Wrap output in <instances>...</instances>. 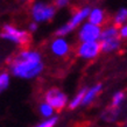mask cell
Masks as SVG:
<instances>
[{
	"label": "cell",
	"mask_w": 127,
	"mask_h": 127,
	"mask_svg": "<svg viewBox=\"0 0 127 127\" xmlns=\"http://www.w3.org/2000/svg\"><path fill=\"white\" fill-rule=\"evenodd\" d=\"M118 113H119V108H116V107H110L107 108L106 111L101 114V118L104 120H107V121H113L118 117Z\"/></svg>",
	"instance_id": "e0dca14e"
},
{
	"label": "cell",
	"mask_w": 127,
	"mask_h": 127,
	"mask_svg": "<svg viewBox=\"0 0 127 127\" xmlns=\"http://www.w3.org/2000/svg\"><path fill=\"white\" fill-rule=\"evenodd\" d=\"M90 9L91 7L89 6H83V7H79L77 8L76 11L73 12L70 19L68 22L63 23L62 26L56 29L55 32V35L56 36H68L69 34H71L75 29L79 28L82 23H84L86 20H88V16H89V13H90Z\"/></svg>",
	"instance_id": "277c9868"
},
{
	"label": "cell",
	"mask_w": 127,
	"mask_h": 127,
	"mask_svg": "<svg viewBox=\"0 0 127 127\" xmlns=\"http://www.w3.org/2000/svg\"><path fill=\"white\" fill-rule=\"evenodd\" d=\"M22 2H29V1H32V0H21Z\"/></svg>",
	"instance_id": "7402d4cb"
},
{
	"label": "cell",
	"mask_w": 127,
	"mask_h": 127,
	"mask_svg": "<svg viewBox=\"0 0 127 127\" xmlns=\"http://www.w3.org/2000/svg\"><path fill=\"white\" fill-rule=\"evenodd\" d=\"M106 20H107V16H106V13H105V11L103 8L93 7L90 9V13H89V16H88L89 22L103 27L106 23Z\"/></svg>",
	"instance_id": "9c48e42d"
},
{
	"label": "cell",
	"mask_w": 127,
	"mask_h": 127,
	"mask_svg": "<svg viewBox=\"0 0 127 127\" xmlns=\"http://www.w3.org/2000/svg\"><path fill=\"white\" fill-rule=\"evenodd\" d=\"M49 50L56 57H65L69 55L71 46L64 36H55L49 44Z\"/></svg>",
	"instance_id": "ba28073f"
},
{
	"label": "cell",
	"mask_w": 127,
	"mask_h": 127,
	"mask_svg": "<svg viewBox=\"0 0 127 127\" xmlns=\"http://www.w3.org/2000/svg\"><path fill=\"white\" fill-rule=\"evenodd\" d=\"M85 91H86V88H82L81 90H78V92L75 95V96L69 99V104H68V107L70 110H76L79 106H82L83 104V99H84V95Z\"/></svg>",
	"instance_id": "7c38bea8"
},
{
	"label": "cell",
	"mask_w": 127,
	"mask_h": 127,
	"mask_svg": "<svg viewBox=\"0 0 127 127\" xmlns=\"http://www.w3.org/2000/svg\"><path fill=\"white\" fill-rule=\"evenodd\" d=\"M43 99L48 104L51 105L55 108V111H62L68 107V104H69V97L58 88L48 89L43 95Z\"/></svg>",
	"instance_id": "5b68a950"
},
{
	"label": "cell",
	"mask_w": 127,
	"mask_h": 127,
	"mask_svg": "<svg viewBox=\"0 0 127 127\" xmlns=\"http://www.w3.org/2000/svg\"><path fill=\"white\" fill-rule=\"evenodd\" d=\"M0 37L19 47H26L31 42V33L12 23H5L0 31Z\"/></svg>",
	"instance_id": "3957f363"
},
{
	"label": "cell",
	"mask_w": 127,
	"mask_h": 127,
	"mask_svg": "<svg viewBox=\"0 0 127 127\" xmlns=\"http://www.w3.org/2000/svg\"><path fill=\"white\" fill-rule=\"evenodd\" d=\"M101 53V47L99 41H88L79 42L76 48V54L79 58L85 61H92L99 56Z\"/></svg>",
	"instance_id": "8992f818"
},
{
	"label": "cell",
	"mask_w": 127,
	"mask_h": 127,
	"mask_svg": "<svg viewBox=\"0 0 127 127\" xmlns=\"http://www.w3.org/2000/svg\"><path fill=\"white\" fill-rule=\"evenodd\" d=\"M101 90H103V84H100V83L92 85L90 88H86L82 106H88V105L92 104L93 101L96 100V98L98 97V95L101 92Z\"/></svg>",
	"instance_id": "30bf717a"
},
{
	"label": "cell",
	"mask_w": 127,
	"mask_h": 127,
	"mask_svg": "<svg viewBox=\"0 0 127 127\" xmlns=\"http://www.w3.org/2000/svg\"><path fill=\"white\" fill-rule=\"evenodd\" d=\"M39 114L44 119L51 118V117L55 116V108L50 104H48L47 101L43 100L42 103L39 104Z\"/></svg>",
	"instance_id": "4fadbf2b"
},
{
	"label": "cell",
	"mask_w": 127,
	"mask_h": 127,
	"mask_svg": "<svg viewBox=\"0 0 127 127\" xmlns=\"http://www.w3.org/2000/svg\"><path fill=\"white\" fill-rule=\"evenodd\" d=\"M37 29H39V23L35 22V21L29 22V25H28V32L29 33H35Z\"/></svg>",
	"instance_id": "44dd1931"
},
{
	"label": "cell",
	"mask_w": 127,
	"mask_h": 127,
	"mask_svg": "<svg viewBox=\"0 0 127 127\" xmlns=\"http://www.w3.org/2000/svg\"><path fill=\"white\" fill-rule=\"evenodd\" d=\"M103 27L89 22L88 20L82 23L77 32V37L79 42H88V41H99L101 35Z\"/></svg>",
	"instance_id": "52a82bcc"
},
{
	"label": "cell",
	"mask_w": 127,
	"mask_h": 127,
	"mask_svg": "<svg viewBox=\"0 0 127 127\" xmlns=\"http://www.w3.org/2000/svg\"><path fill=\"white\" fill-rule=\"evenodd\" d=\"M112 23L116 25L117 27H121L123 25L127 23V8H120L113 15Z\"/></svg>",
	"instance_id": "5bb4252c"
},
{
	"label": "cell",
	"mask_w": 127,
	"mask_h": 127,
	"mask_svg": "<svg viewBox=\"0 0 127 127\" xmlns=\"http://www.w3.org/2000/svg\"><path fill=\"white\" fill-rule=\"evenodd\" d=\"M8 70L12 76L20 79H35L44 70L42 55L36 49L22 48L8 60Z\"/></svg>",
	"instance_id": "6da1fadb"
},
{
	"label": "cell",
	"mask_w": 127,
	"mask_h": 127,
	"mask_svg": "<svg viewBox=\"0 0 127 127\" xmlns=\"http://www.w3.org/2000/svg\"><path fill=\"white\" fill-rule=\"evenodd\" d=\"M11 72L9 71H1L0 72V95L4 93L11 84Z\"/></svg>",
	"instance_id": "9a60e30c"
},
{
	"label": "cell",
	"mask_w": 127,
	"mask_h": 127,
	"mask_svg": "<svg viewBox=\"0 0 127 127\" xmlns=\"http://www.w3.org/2000/svg\"><path fill=\"white\" fill-rule=\"evenodd\" d=\"M100 47H101V53H113L120 48L121 44V37L111 40H105V41H99Z\"/></svg>",
	"instance_id": "8fae6325"
},
{
	"label": "cell",
	"mask_w": 127,
	"mask_h": 127,
	"mask_svg": "<svg viewBox=\"0 0 127 127\" xmlns=\"http://www.w3.org/2000/svg\"><path fill=\"white\" fill-rule=\"evenodd\" d=\"M124 100H125V92L124 91H117L111 98V106L119 108L124 103Z\"/></svg>",
	"instance_id": "2e32d148"
},
{
	"label": "cell",
	"mask_w": 127,
	"mask_h": 127,
	"mask_svg": "<svg viewBox=\"0 0 127 127\" xmlns=\"http://www.w3.org/2000/svg\"><path fill=\"white\" fill-rule=\"evenodd\" d=\"M56 5L46 0H34L29 7V15L32 21H35L39 25L51 21L56 15Z\"/></svg>",
	"instance_id": "7a4b0ae2"
},
{
	"label": "cell",
	"mask_w": 127,
	"mask_h": 127,
	"mask_svg": "<svg viewBox=\"0 0 127 127\" xmlns=\"http://www.w3.org/2000/svg\"><path fill=\"white\" fill-rule=\"evenodd\" d=\"M70 0H54V4L56 5V7L57 8H63L68 6Z\"/></svg>",
	"instance_id": "d6986e66"
},
{
	"label": "cell",
	"mask_w": 127,
	"mask_h": 127,
	"mask_svg": "<svg viewBox=\"0 0 127 127\" xmlns=\"http://www.w3.org/2000/svg\"><path fill=\"white\" fill-rule=\"evenodd\" d=\"M126 127H127V125H126Z\"/></svg>",
	"instance_id": "603a6c76"
},
{
	"label": "cell",
	"mask_w": 127,
	"mask_h": 127,
	"mask_svg": "<svg viewBox=\"0 0 127 127\" xmlns=\"http://www.w3.org/2000/svg\"><path fill=\"white\" fill-rule=\"evenodd\" d=\"M58 123V117L55 114L54 117L51 118H48V119H43L42 121H40L39 124H36L35 126L33 127H55Z\"/></svg>",
	"instance_id": "ac0fdd59"
},
{
	"label": "cell",
	"mask_w": 127,
	"mask_h": 127,
	"mask_svg": "<svg viewBox=\"0 0 127 127\" xmlns=\"http://www.w3.org/2000/svg\"><path fill=\"white\" fill-rule=\"evenodd\" d=\"M119 34L121 39H127V23L119 27Z\"/></svg>",
	"instance_id": "ffe728a7"
}]
</instances>
